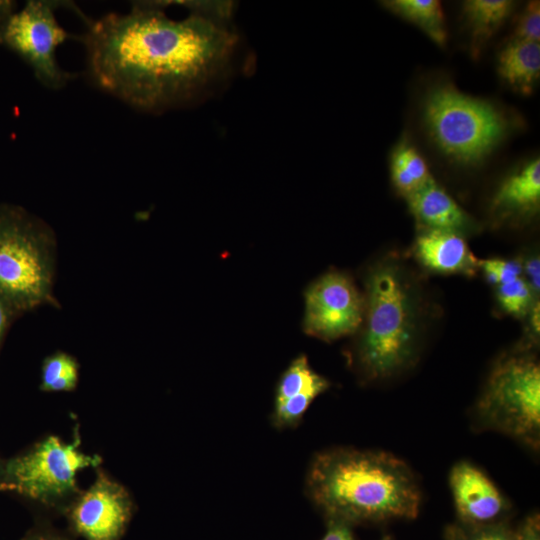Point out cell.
Here are the masks:
<instances>
[{"instance_id": "obj_1", "label": "cell", "mask_w": 540, "mask_h": 540, "mask_svg": "<svg viewBox=\"0 0 540 540\" xmlns=\"http://www.w3.org/2000/svg\"><path fill=\"white\" fill-rule=\"evenodd\" d=\"M183 4V3H182ZM172 19L162 2L110 13L84 35L89 70L107 92L134 107L157 110L187 100L221 73L236 36L229 2H186Z\"/></svg>"}, {"instance_id": "obj_2", "label": "cell", "mask_w": 540, "mask_h": 540, "mask_svg": "<svg viewBox=\"0 0 540 540\" xmlns=\"http://www.w3.org/2000/svg\"><path fill=\"white\" fill-rule=\"evenodd\" d=\"M313 502L332 520L413 519L421 492L410 467L383 451L337 448L319 453L307 475Z\"/></svg>"}, {"instance_id": "obj_3", "label": "cell", "mask_w": 540, "mask_h": 540, "mask_svg": "<svg viewBox=\"0 0 540 540\" xmlns=\"http://www.w3.org/2000/svg\"><path fill=\"white\" fill-rule=\"evenodd\" d=\"M364 300L358 361L368 377L385 378L408 365L414 356L415 300L403 271L392 262L369 272Z\"/></svg>"}, {"instance_id": "obj_4", "label": "cell", "mask_w": 540, "mask_h": 540, "mask_svg": "<svg viewBox=\"0 0 540 540\" xmlns=\"http://www.w3.org/2000/svg\"><path fill=\"white\" fill-rule=\"evenodd\" d=\"M421 112L425 130L438 150L467 167L483 163L515 128L503 108L466 94L449 82L427 89Z\"/></svg>"}, {"instance_id": "obj_5", "label": "cell", "mask_w": 540, "mask_h": 540, "mask_svg": "<svg viewBox=\"0 0 540 540\" xmlns=\"http://www.w3.org/2000/svg\"><path fill=\"white\" fill-rule=\"evenodd\" d=\"M55 241L43 222L0 213V296L16 309L53 301Z\"/></svg>"}, {"instance_id": "obj_6", "label": "cell", "mask_w": 540, "mask_h": 540, "mask_svg": "<svg viewBox=\"0 0 540 540\" xmlns=\"http://www.w3.org/2000/svg\"><path fill=\"white\" fill-rule=\"evenodd\" d=\"M488 425L538 446L540 368L528 357H512L493 370L479 403Z\"/></svg>"}, {"instance_id": "obj_7", "label": "cell", "mask_w": 540, "mask_h": 540, "mask_svg": "<svg viewBox=\"0 0 540 540\" xmlns=\"http://www.w3.org/2000/svg\"><path fill=\"white\" fill-rule=\"evenodd\" d=\"M99 462V457L80 452L76 442L67 444L51 436L4 466L0 488L53 502L75 491L79 470Z\"/></svg>"}, {"instance_id": "obj_8", "label": "cell", "mask_w": 540, "mask_h": 540, "mask_svg": "<svg viewBox=\"0 0 540 540\" xmlns=\"http://www.w3.org/2000/svg\"><path fill=\"white\" fill-rule=\"evenodd\" d=\"M56 7L52 1H28L9 15L0 31V41L25 59L43 85L52 89L61 88L70 77L56 58L57 47L70 37L57 22Z\"/></svg>"}, {"instance_id": "obj_9", "label": "cell", "mask_w": 540, "mask_h": 540, "mask_svg": "<svg viewBox=\"0 0 540 540\" xmlns=\"http://www.w3.org/2000/svg\"><path fill=\"white\" fill-rule=\"evenodd\" d=\"M365 300L346 274L330 271L305 291L303 330L324 341L356 332L363 324Z\"/></svg>"}, {"instance_id": "obj_10", "label": "cell", "mask_w": 540, "mask_h": 540, "mask_svg": "<svg viewBox=\"0 0 540 540\" xmlns=\"http://www.w3.org/2000/svg\"><path fill=\"white\" fill-rule=\"evenodd\" d=\"M130 512L131 501L125 489L100 475L77 502L72 519L87 540H117Z\"/></svg>"}, {"instance_id": "obj_11", "label": "cell", "mask_w": 540, "mask_h": 540, "mask_svg": "<svg viewBox=\"0 0 540 540\" xmlns=\"http://www.w3.org/2000/svg\"><path fill=\"white\" fill-rule=\"evenodd\" d=\"M455 506L468 524L486 525L505 509L506 502L491 480L468 462L456 464L449 477Z\"/></svg>"}, {"instance_id": "obj_12", "label": "cell", "mask_w": 540, "mask_h": 540, "mask_svg": "<svg viewBox=\"0 0 540 540\" xmlns=\"http://www.w3.org/2000/svg\"><path fill=\"white\" fill-rule=\"evenodd\" d=\"M329 387L316 373L305 355L295 358L281 376L275 396L273 421L279 427L296 425L313 402Z\"/></svg>"}, {"instance_id": "obj_13", "label": "cell", "mask_w": 540, "mask_h": 540, "mask_svg": "<svg viewBox=\"0 0 540 540\" xmlns=\"http://www.w3.org/2000/svg\"><path fill=\"white\" fill-rule=\"evenodd\" d=\"M415 253L425 267L439 273L471 276L480 267L463 235L453 231L425 229L417 237Z\"/></svg>"}, {"instance_id": "obj_14", "label": "cell", "mask_w": 540, "mask_h": 540, "mask_svg": "<svg viewBox=\"0 0 540 540\" xmlns=\"http://www.w3.org/2000/svg\"><path fill=\"white\" fill-rule=\"evenodd\" d=\"M410 212L426 229L464 234L474 221L435 180L406 197Z\"/></svg>"}, {"instance_id": "obj_15", "label": "cell", "mask_w": 540, "mask_h": 540, "mask_svg": "<svg viewBox=\"0 0 540 540\" xmlns=\"http://www.w3.org/2000/svg\"><path fill=\"white\" fill-rule=\"evenodd\" d=\"M496 68L512 90L530 95L540 77V44L510 39L497 55Z\"/></svg>"}, {"instance_id": "obj_16", "label": "cell", "mask_w": 540, "mask_h": 540, "mask_svg": "<svg viewBox=\"0 0 540 540\" xmlns=\"http://www.w3.org/2000/svg\"><path fill=\"white\" fill-rule=\"evenodd\" d=\"M540 159L534 157L509 175L498 187L491 207L495 212H530L539 207Z\"/></svg>"}, {"instance_id": "obj_17", "label": "cell", "mask_w": 540, "mask_h": 540, "mask_svg": "<svg viewBox=\"0 0 540 540\" xmlns=\"http://www.w3.org/2000/svg\"><path fill=\"white\" fill-rule=\"evenodd\" d=\"M515 7L511 0H467L462 15L471 38V53L480 54L482 47L504 25Z\"/></svg>"}, {"instance_id": "obj_18", "label": "cell", "mask_w": 540, "mask_h": 540, "mask_svg": "<svg viewBox=\"0 0 540 540\" xmlns=\"http://www.w3.org/2000/svg\"><path fill=\"white\" fill-rule=\"evenodd\" d=\"M381 3L393 14L422 30L439 47L446 46L448 33L440 1L385 0Z\"/></svg>"}, {"instance_id": "obj_19", "label": "cell", "mask_w": 540, "mask_h": 540, "mask_svg": "<svg viewBox=\"0 0 540 540\" xmlns=\"http://www.w3.org/2000/svg\"><path fill=\"white\" fill-rule=\"evenodd\" d=\"M390 171L395 189L405 198L434 180L424 157L408 139L394 147Z\"/></svg>"}, {"instance_id": "obj_20", "label": "cell", "mask_w": 540, "mask_h": 540, "mask_svg": "<svg viewBox=\"0 0 540 540\" xmlns=\"http://www.w3.org/2000/svg\"><path fill=\"white\" fill-rule=\"evenodd\" d=\"M78 381L76 360L63 352L47 357L42 366L41 388L45 391L73 390Z\"/></svg>"}, {"instance_id": "obj_21", "label": "cell", "mask_w": 540, "mask_h": 540, "mask_svg": "<svg viewBox=\"0 0 540 540\" xmlns=\"http://www.w3.org/2000/svg\"><path fill=\"white\" fill-rule=\"evenodd\" d=\"M532 298L533 291L522 277L497 286V299L511 315L523 316L530 308Z\"/></svg>"}, {"instance_id": "obj_22", "label": "cell", "mask_w": 540, "mask_h": 540, "mask_svg": "<svg viewBox=\"0 0 540 540\" xmlns=\"http://www.w3.org/2000/svg\"><path fill=\"white\" fill-rule=\"evenodd\" d=\"M511 40L540 41V2L529 1L517 19Z\"/></svg>"}, {"instance_id": "obj_23", "label": "cell", "mask_w": 540, "mask_h": 540, "mask_svg": "<svg viewBox=\"0 0 540 540\" xmlns=\"http://www.w3.org/2000/svg\"><path fill=\"white\" fill-rule=\"evenodd\" d=\"M480 267L488 281L497 286L520 278L523 274V264L518 260L486 259L480 261Z\"/></svg>"}, {"instance_id": "obj_24", "label": "cell", "mask_w": 540, "mask_h": 540, "mask_svg": "<svg viewBox=\"0 0 540 540\" xmlns=\"http://www.w3.org/2000/svg\"><path fill=\"white\" fill-rule=\"evenodd\" d=\"M452 540H517V534L503 525H483L469 532L452 533Z\"/></svg>"}, {"instance_id": "obj_25", "label": "cell", "mask_w": 540, "mask_h": 540, "mask_svg": "<svg viewBox=\"0 0 540 540\" xmlns=\"http://www.w3.org/2000/svg\"><path fill=\"white\" fill-rule=\"evenodd\" d=\"M526 272L528 278L527 283L531 287L533 293H538L540 288V262L538 257L528 259L523 265V272Z\"/></svg>"}, {"instance_id": "obj_26", "label": "cell", "mask_w": 540, "mask_h": 540, "mask_svg": "<svg viewBox=\"0 0 540 540\" xmlns=\"http://www.w3.org/2000/svg\"><path fill=\"white\" fill-rule=\"evenodd\" d=\"M322 540H355L348 524L332 520L327 533Z\"/></svg>"}, {"instance_id": "obj_27", "label": "cell", "mask_w": 540, "mask_h": 540, "mask_svg": "<svg viewBox=\"0 0 540 540\" xmlns=\"http://www.w3.org/2000/svg\"><path fill=\"white\" fill-rule=\"evenodd\" d=\"M539 527L538 516L529 517L517 533V540H540Z\"/></svg>"}, {"instance_id": "obj_28", "label": "cell", "mask_w": 540, "mask_h": 540, "mask_svg": "<svg viewBox=\"0 0 540 540\" xmlns=\"http://www.w3.org/2000/svg\"><path fill=\"white\" fill-rule=\"evenodd\" d=\"M11 306L0 296V337L8 322L9 308Z\"/></svg>"}, {"instance_id": "obj_29", "label": "cell", "mask_w": 540, "mask_h": 540, "mask_svg": "<svg viewBox=\"0 0 540 540\" xmlns=\"http://www.w3.org/2000/svg\"><path fill=\"white\" fill-rule=\"evenodd\" d=\"M12 2L0 0V22L5 20L11 14Z\"/></svg>"}, {"instance_id": "obj_30", "label": "cell", "mask_w": 540, "mask_h": 540, "mask_svg": "<svg viewBox=\"0 0 540 540\" xmlns=\"http://www.w3.org/2000/svg\"><path fill=\"white\" fill-rule=\"evenodd\" d=\"M531 322L533 325L534 331L538 334L539 333V302L533 307L532 315H531Z\"/></svg>"}, {"instance_id": "obj_31", "label": "cell", "mask_w": 540, "mask_h": 540, "mask_svg": "<svg viewBox=\"0 0 540 540\" xmlns=\"http://www.w3.org/2000/svg\"><path fill=\"white\" fill-rule=\"evenodd\" d=\"M3 475H4V466L0 463V483L3 479Z\"/></svg>"}, {"instance_id": "obj_32", "label": "cell", "mask_w": 540, "mask_h": 540, "mask_svg": "<svg viewBox=\"0 0 540 540\" xmlns=\"http://www.w3.org/2000/svg\"><path fill=\"white\" fill-rule=\"evenodd\" d=\"M33 540H51V539H47V538H43V537H39V538H35Z\"/></svg>"}]
</instances>
